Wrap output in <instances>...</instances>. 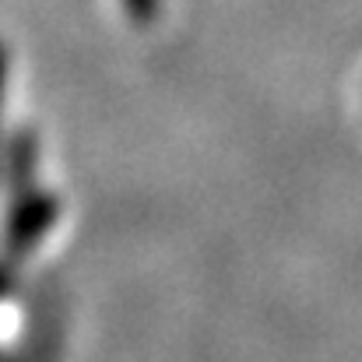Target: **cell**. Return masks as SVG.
Listing matches in <instances>:
<instances>
[{
  "instance_id": "obj_1",
  "label": "cell",
  "mask_w": 362,
  "mask_h": 362,
  "mask_svg": "<svg viewBox=\"0 0 362 362\" xmlns=\"http://www.w3.org/2000/svg\"><path fill=\"white\" fill-rule=\"evenodd\" d=\"M49 218H53V204H32V208L25 211V218H18V222H14L11 243H14V246H21V243L35 240Z\"/></svg>"
},
{
  "instance_id": "obj_2",
  "label": "cell",
  "mask_w": 362,
  "mask_h": 362,
  "mask_svg": "<svg viewBox=\"0 0 362 362\" xmlns=\"http://www.w3.org/2000/svg\"><path fill=\"white\" fill-rule=\"evenodd\" d=\"M123 7H127V14H130L134 21L148 25V21H155V18H158L162 0H123Z\"/></svg>"
},
{
  "instance_id": "obj_3",
  "label": "cell",
  "mask_w": 362,
  "mask_h": 362,
  "mask_svg": "<svg viewBox=\"0 0 362 362\" xmlns=\"http://www.w3.org/2000/svg\"><path fill=\"white\" fill-rule=\"evenodd\" d=\"M4 85H7V49L0 46V103H4Z\"/></svg>"
}]
</instances>
